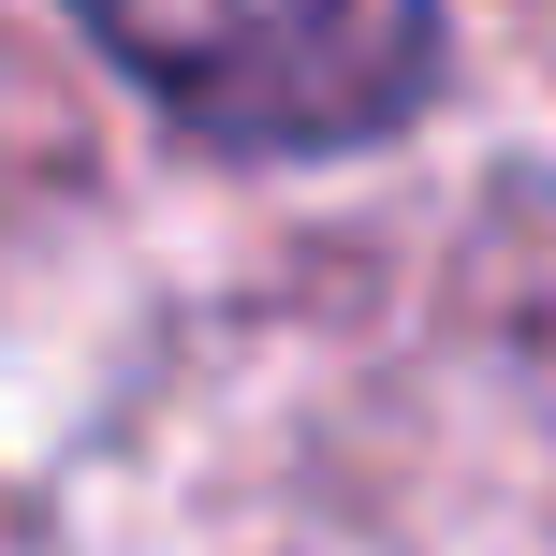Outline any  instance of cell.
I'll return each mask as SVG.
<instances>
[{
	"instance_id": "1",
	"label": "cell",
	"mask_w": 556,
	"mask_h": 556,
	"mask_svg": "<svg viewBox=\"0 0 556 556\" xmlns=\"http://www.w3.org/2000/svg\"><path fill=\"white\" fill-rule=\"evenodd\" d=\"M88 45L147 74L205 147H366L440 74V0H74Z\"/></svg>"
}]
</instances>
